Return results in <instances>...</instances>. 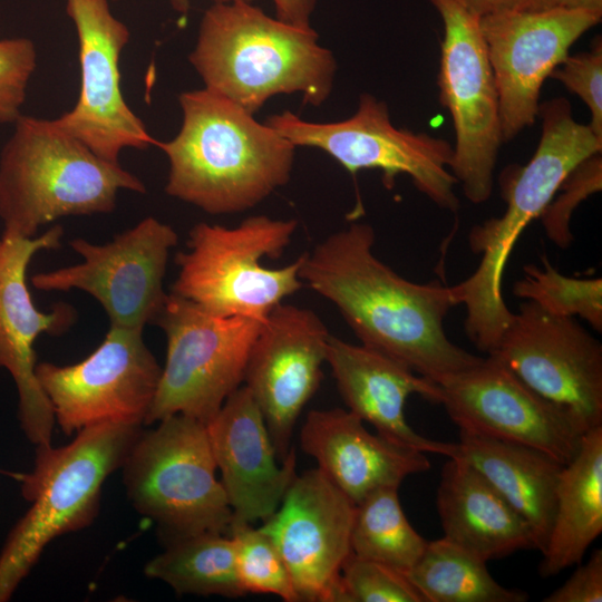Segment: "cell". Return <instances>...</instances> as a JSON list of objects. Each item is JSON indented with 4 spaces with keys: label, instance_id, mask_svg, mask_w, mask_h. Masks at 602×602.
I'll return each mask as SVG.
<instances>
[{
    "label": "cell",
    "instance_id": "1",
    "mask_svg": "<svg viewBox=\"0 0 602 602\" xmlns=\"http://www.w3.org/2000/svg\"><path fill=\"white\" fill-rule=\"evenodd\" d=\"M375 240L361 222L330 234L302 254L301 281L336 305L362 344L435 383L477 365L483 357L445 332L450 287L404 279L375 255Z\"/></svg>",
    "mask_w": 602,
    "mask_h": 602
},
{
    "label": "cell",
    "instance_id": "2",
    "mask_svg": "<svg viewBox=\"0 0 602 602\" xmlns=\"http://www.w3.org/2000/svg\"><path fill=\"white\" fill-rule=\"evenodd\" d=\"M178 103V133L156 142L169 164L167 195L208 214H234L290 181L297 147L265 122L206 88L182 93Z\"/></svg>",
    "mask_w": 602,
    "mask_h": 602
},
{
    "label": "cell",
    "instance_id": "3",
    "mask_svg": "<svg viewBox=\"0 0 602 602\" xmlns=\"http://www.w3.org/2000/svg\"><path fill=\"white\" fill-rule=\"evenodd\" d=\"M538 116L542 130L532 158L525 165L506 166L498 178L506 204L504 213L469 232L470 250L480 255L478 266L463 282L450 287L455 305L466 308L469 340L487 355L498 344L513 315L504 301L502 283L514 244L524 229L540 217L566 175L602 151V139L589 125L574 119L566 98L540 104Z\"/></svg>",
    "mask_w": 602,
    "mask_h": 602
},
{
    "label": "cell",
    "instance_id": "4",
    "mask_svg": "<svg viewBox=\"0 0 602 602\" xmlns=\"http://www.w3.org/2000/svg\"><path fill=\"white\" fill-rule=\"evenodd\" d=\"M313 28L268 16L251 1L214 2L203 14L188 61L204 88L255 115L273 96L302 95L319 107L337 62Z\"/></svg>",
    "mask_w": 602,
    "mask_h": 602
},
{
    "label": "cell",
    "instance_id": "5",
    "mask_svg": "<svg viewBox=\"0 0 602 602\" xmlns=\"http://www.w3.org/2000/svg\"><path fill=\"white\" fill-rule=\"evenodd\" d=\"M122 190L146 193L137 176L96 155L55 119L21 115L0 154L2 233L33 237L65 216L111 213Z\"/></svg>",
    "mask_w": 602,
    "mask_h": 602
},
{
    "label": "cell",
    "instance_id": "6",
    "mask_svg": "<svg viewBox=\"0 0 602 602\" xmlns=\"http://www.w3.org/2000/svg\"><path fill=\"white\" fill-rule=\"evenodd\" d=\"M142 429L128 424L84 428L67 445L36 447L32 469L12 474L30 506L0 552V602L10 600L51 541L95 521L104 482L122 468Z\"/></svg>",
    "mask_w": 602,
    "mask_h": 602
},
{
    "label": "cell",
    "instance_id": "7",
    "mask_svg": "<svg viewBox=\"0 0 602 602\" xmlns=\"http://www.w3.org/2000/svg\"><path fill=\"white\" fill-rule=\"evenodd\" d=\"M298 222L253 215L227 227L200 222L188 232L187 250L178 252L171 293L220 317L264 321L283 299L299 291L300 255L278 269L264 258L279 259L291 242Z\"/></svg>",
    "mask_w": 602,
    "mask_h": 602
},
{
    "label": "cell",
    "instance_id": "8",
    "mask_svg": "<svg viewBox=\"0 0 602 602\" xmlns=\"http://www.w3.org/2000/svg\"><path fill=\"white\" fill-rule=\"evenodd\" d=\"M142 429L123 466L128 501L154 521L163 540L203 532L229 533L233 521L206 426L175 414Z\"/></svg>",
    "mask_w": 602,
    "mask_h": 602
},
{
    "label": "cell",
    "instance_id": "9",
    "mask_svg": "<svg viewBox=\"0 0 602 602\" xmlns=\"http://www.w3.org/2000/svg\"><path fill=\"white\" fill-rule=\"evenodd\" d=\"M262 322L215 315L168 293L154 322L166 337V360L144 425L175 414L211 420L241 387Z\"/></svg>",
    "mask_w": 602,
    "mask_h": 602
},
{
    "label": "cell",
    "instance_id": "10",
    "mask_svg": "<svg viewBox=\"0 0 602 602\" xmlns=\"http://www.w3.org/2000/svg\"><path fill=\"white\" fill-rule=\"evenodd\" d=\"M265 123L295 147L323 151L351 174L378 169L387 188L404 174L437 206L450 212L459 207L454 191L457 181L449 169L452 145L440 137L396 127L387 104L371 94H361L356 113L343 120L308 122L284 110Z\"/></svg>",
    "mask_w": 602,
    "mask_h": 602
},
{
    "label": "cell",
    "instance_id": "11",
    "mask_svg": "<svg viewBox=\"0 0 602 602\" xmlns=\"http://www.w3.org/2000/svg\"><path fill=\"white\" fill-rule=\"evenodd\" d=\"M427 1L444 26L438 88L455 132L449 169L466 198L482 204L493 193L503 136L498 94L479 17L457 0Z\"/></svg>",
    "mask_w": 602,
    "mask_h": 602
},
{
    "label": "cell",
    "instance_id": "12",
    "mask_svg": "<svg viewBox=\"0 0 602 602\" xmlns=\"http://www.w3.org/2000/svg\"><path fill=\"white\" fill-rule=\"evenodd\" d=\"M177 242L171 225L148 216L105 244L71 240L70 247L82 261L37 273L31 283L45 292L84 291L101 304L111 328L143 331L154 324L168 299L163 280Z\"/></svg>",
    "mask_w": 602,
    "mask_h": 602
},
{
    "label": "cell",
    "instance_id": "13",
    "mask_svg": "<svg viewBox=\"0 0 602 602\" xmlns=\"http://www.w3.org/2000/svg\"><path fill=\"white\" fill-rule=\"evenodd\" d=\"M142 333L110 327L84 360L37 363L38 382L66 435L101 424L144 425L162 367Z\"/></svg>",
    "mask_w": 602,
    "mask_h": 602
},
{
    "label": "cell",
    "instance_id": "14",
    "mask_svg": "<svg viewBox=\"0 0 602 602\" xmlns=\"http://www.w3.org/2000/svg\"><path fill=\"white\" fill-rule=\"evenodd\" d=\"M489 355L582 433L602 425V344L573 317L525 301Z\"/></svg>",
    "mask_w": 602,
    "mask_h": 602
},
{
    "label": "cell",
    "instance_id": "15",
    "mask_svg": "<svg viewBox=\"0 0 602 602\" xmlns=\"http://www.w3.org/2000/svg\"><path fill=\"white\" fill-rule=\"evenodd\" d=\"M66 11L78 37L80 91L74 108L55 119L57 125L113 163L126 148L156 145L120 89L127 26L111 13L108 0H66Z\"/></svg>",
    "mask_w": 602,
    "mask_h": 602
},
{
    "label": "cell",
    "instance_id": "16",
    "mask_svg": "<svg viewBox=\"0 0 602 602\" xmlns=\"http://www.w3.org/2000/svg\"><path fill=\"white\" fill-rule=\"evenodd\" d=\"M600 14L554 6L540 11L503 12L479 18L493 70L503 142L513 139L538 116L541 88L569 56L573 43L598 25Z\"/></svg>",
    "mask_w": 602,
    "mask_h": 602
},
{
    "label": "cell",
    "instance_id": "17",
    "mask_svg": "<svg viewBox=\"0 0 602 602\" xmlns=\"http://www.w3.org/2000/svg\"><path fill=\"white\" fill-rule=\"evenodd\" d=\"M437 387V404L459 430L523 444L563 465L580 447L584 433L572 419L491 355Z\"/></svg>",
    "mask_w": 602,
    "mask_h": 602
},
{
    "label": "cell",
    "instance_id": "18",
    "mask_svg": "<svg viewBox=\"0 0 602 602\" xmlns=\"http://www.w3.org/2000/svg\"><path fill=\"white\" fill-rule=\"evenodd\" d=\"M62 235L57 224L39 236H0V368L16 383L20 426L36 447L51 445L56 421L36 376L33 344L41 333H65L76 322L77 311L64 302L50 312L40 311L27 285V269L36 253L59 249Z\"/></svg>",
    "mask_w": 602,
    "mask_h": 602
},
{
    "label": "cell",
    "instance_id": "19",
    "mask_svg": "<svg viewBox=\"0 0 602 602\" xmlns=\"http://www.w3.org/2000/svg\"><path fill=\"white\" fill-rule=\"evenodd\" d=\"M356 504L318 467L297 475L261 531L276 546L301 601L338 602Z\"/></svg>",
    "mask_w": 602,
    "mask_h": 602
},
{
    "label": "cell",
    "instance_id": "20",
    "mask_svg": "<svg viewBox=\"0 0 602 602\" xmlns=\"http://www.w3.org/2000/svg\"><path fill=\"white\" fill-rule=\"evenodd\" d=\"M329 332L311 310L280 303L262 322L244 372L283 462L304 406L322 380Z\"/></svg>",
    "mask_w": 602,
    "mask_h": 602
},
{
    "label": "cell",
    "instance_id": "21",
    "mask_svg": "<svg viewBox=\"0 0 602 602\" xmlns=\"http://www.w3.org/2000/svg\"><path fill=\"white\" fill-rule=\"evenodd\" d=\"M205 426L233 521H265L297 476L294 448L279 460L263 415L245 386L233 391Z\"/></svg>",
    "mask_w": 602,
    "mask_h": 602
},
{
    "label": "cell",
    "instance_id": "22",
    "mask_svg": "<svg viewBox=\"0 0 602 602\" xmlns=\"http://www.w3.org/2000/svg\"><path fill=\"white\" fill-rule=\"evenodd\" d=\"M326 362L348 410L373 426L377 434L426 454L458 455L457 443L421 436L405 416V404L412 394L437 402V383L373 348L331 334L327 341Z\"/></svg>",
    "mask_w": 602,
    "mask_h": 602
},
{
    "label": "cell",
    "instance_id": "23",
    "mask_svg": "<svg viewBox=\"0 0 602 602\" xmlns=\"http://www.w3.org/2000/svg\"><path fill=\"white\" fill-rule=\"evenodd\" d=\"M301 448L356 505L387 487L430 468L427 454L370 433L363 421L341 408L312 410L300 433Z\"/></svg>",
    "mask_w": 602,
    "mask_h": 602
},
{
    "label": "cell",
    "instance_id": "24",
    "mask_svg": "<svg viewBox=\"0 0 602 602\" xmlns=\"http://www.w3.org/2000/svg\"><path fill=\"white\" fill-rule=\"evenodd\" d=\"M436 506L444 537L486 563L521 550H536L528 524L459 457H448L443 466Z\"/></svg>",
    "mask_w": 602,
    "mask_h": 602
},
{
    "label": "cell",
    "instance_id": "25",
    "mask_svg": "<svg viewBox=\"0 0 602 602\" xmlns=\"http://www.w3.org/2000/svg\"><path fill=\"white\" fill-rule=\"evenodd\" d=\"M458 455L472 465L523 517L535 547L544 551L556 505L563 464L536 448L459 430Z\"/></svg>",
    "mask_w": 602,
    "mask_h": 602
},
{
    "label": "cell",
    "instance_id": "26",
    "mask_svg": "<svg viewBox=\"0 0 602 602\" xmlns=\"http://www.w3.org/2000/svg\"><path fill=\"white\" fill-rule=\"evenodd\" d=\"M602 532V425L583 434L563 465L554 520L540 565L543 577L579 564Z\"/></svg>",
    "mask_w": 602,
    "mask_h": 602
},
{
    "label": "cell",
    "instance_id": "27",
    "mask_svg": "<svg viewBox=\"0 0 602 602\" xmlns=\"http://www.w3.org/2000/svg\"><path fill=\"white\" fill-rule=\"evenodd\" d=\"M165 548L148 561L146 576L168 584L179 594L241 598L233 540L229 534L203 532L164 540Z\"/></svg>",
    "mask_w": 602,
    "mask_h": 602
},
{
    "label": "cell",
    "instance_id": "28",
    "mask_svg": "<svg viewBox=\"0 0 602 602\" xmlns=\"http://www.w3.org/2000/svg\"><path fill=\"white\" fill-rule=\"evenodd\" d=\"M425 602H525L528 594L501 585L486 562L441 538L428 541L416 564L406 573Z\"/></svg>",
    "mask_w": 602,
    "mask_h": 602
},
{
    "label": "cell",
    "instance_id": "29",
    "mask_svg": "<svg viewBox=\"0 0 602 602\" xmlns=\"http://www.w3.org/2000/svg\"><path fill=\"white\" fill-rule=\"evenodd\" d=\"M398 489L381 488L356 505L350 543L353 554L406 574L428 541L407 520Z\"/></svg>",
    "mask_w": 602,
    "mask_h": 602
},
{
    "label": "cell",
    "instance_id": "30",
    "mask_svg": "<svg viewBox=\"0 0 602 602\" xmlns=\"http://www.w3.org/2000/svg\"><path fill=\"white\" fill-rule=\"evenodd\" d=\"M542 268L525 265L524 278L513 287L514 295L532 301L551 314L580 317L602 331V280L576 279L561 274L547 258H541Z\"/></svg>",
    "mask_w": 602,
    "mask_h": 602
},
{
    "label": "cell",
    "instance_id": "31",
    "mask_svg": "<svg viewBox=\"0 0 602 602\" xmlns=\"http://www.w3.org/2000/svg\"><path fill=\"white\" fill-rule=\"evenodd\" d=\"M236 574L246 593L273 594L285 602L301 601L282 556L271 538L251 523L232 521Z\"/></svg>",
    "mask_w": 602,
    "mask_h": 602
},
{
    "label": "cell",
    "instance_id": "32",
    "mask_svg": "<svg viewBox=\"0 0 602 602\" xmlns=\"http://www.w3.org/2000/svg\"><path fill=\"white\" fill-rule=\"evenodd\" d=\"M339 602H425L406 574L352 552L339 577Z\"/></svg>",
    "mask_w": 602,
    "mask_h": 602
},
{
    "label": "cell",
    "instance_id": "33",
    "mask_svg": "<svg viewBox=\"0 0 602 602\" xmlns=\"http://www.w3.org/2000/svg\"><path fill=\"white\" fill-rule=\"evenodd\" d=\"M601 188L602 156L598 153L583 159L566 175L538 217L554 244L561 249L569 247L574 239L570 226L574 210Z\"/></svg>",
    "mask_w": 602,
    "mask_h": 602
},
{
    "label": "cell",
    "instance_id": "34",
    "mask_svg": "<svg viewBox=\"0 0 602 602\" xmlns=\"http://www.w3.org/2000/svg\"><path fill=\"white\" fill-rule=\"evenodd\" d=\"M36 66L37 51L30 39H0V124L14 123L21 116Z\"/></svg>",
    "mask_w": 602,
    "mask_h": 602
},
{
    "label": "cell",
    "instance_id": "35",
    "mask_svg": "<svg viewBox=\"0 0 602 602\" xmlns=\"http://www.w3.org/2000/svg\"><path fill=\"white\" fill-rule=\"evenodd\" d=\"M577 95L591 113L590 128L602 139V41L596 38L590 51L567 56L550 75Z\"/></svg>",
    "mask_w": 602,
    "mask_h": 602
},
{
    "label": "cell",
    "instance_id": "36",
    "mask_svg": "<svg viewBox=\"0 0 602 602\" xmlns=\"http://www.w3.org/2000/svg\"><path fill=\"white\" fill-rule=\"evenodd\" d=\"M544 602H601L602 601V551L595 550L588 562L555 591L543 599Z\"/></svg>",
    "mask_w": 602,
    "mask_h": 602
},
{
    "label": "cell",
    "instance_id": "37",
    "mask_svg": "<svg viewBox=\"0 0 602 602\" xmlns=\"http://www.w3.org/2000/svg\"><path fill=\"white\" fill-rule=\"evenodd\" d=\"M477 17L503 12L540 11L555 6L554 0H457Z\"/></svg>",
    "mask_w": 602,
    "mask_h": 602
},
{
    "label": "cell",
    "instance_id": "38",
    "mask_svg": "<svg viewBox=\"0 0 602 602\" xmlns=\"http://www.w3.org/2000/svg\"><path fill=\"white\" fill-rule=\"evenodd\" d=\"M275 17L289 25L310 29L317 0H272Z\"/></svg>",
    "mask_w": 602,
    "mask_h": 602
},
{
    "label": "cell",
    "instance_id": "39",
    "mask_svg": "<svg viewBox=\"0 0 602 602\" xmlns=\"http://www.w3.org/2000/svg\"><path fill=\"white\" fill-rule=\"evenodd\" d=\"M555 6L602 16V0H554Z\"/></svg>",
    "mask_w": 602,
    "mask_h": 602
},
{
    "label": "cell",
    "instance_id": "40",
    "mask_svg": "<svg viewBox=\"0 0 602 602\" xmlns=\"http://www.w3.org/2000/svg\"><path fill=\"white\" fill-rule=\"evenodd\" d=\"M214 2H231V1H237V0H213ZM243 1H252V0H243ZM171 3L173 8L179 12H187L190 7V0H171Z\"/></svg>",
    "mask_w": 602,
    "mask_h": 602
}]
</instances>
